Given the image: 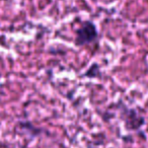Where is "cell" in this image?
Wrapping results in <instances>:
<instances>
[{
  "mask_svg": "<svg viewBox=\"0 0 148 148\" xmlns=\"http://www.w3.org/2000/svg\"><path fill=\"white\" fill-rule=\"evenodd\" d=\"M97 37V31L95 25L91 23H84L83 25L77 31L76 43L77 45H83L85 43L91 42Z\"/></svg>",
  "mask_w": 148,
  "mask_h": 148,
  "instance_id": "1",
  "label": "cell"
}]
</instances>
